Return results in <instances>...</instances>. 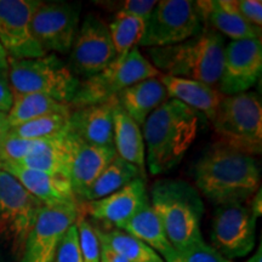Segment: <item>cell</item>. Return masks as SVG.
<instances>
[{
	"label": "cell",
	"mask_w": 262,
	"mask_h": 262,
	"mask_svg": "<svg viewBox=\"0 0 262 262\" xmlns=\"http://www.w3.org/2000/svg\"><path fill=\"white\" fill-rule=\"evenodd\" d=\"M196 191L217 205L247 203L260 188L256 158L216 142L203 153L194 168Z\"/></svg>",
	"instance_id": "obj_1"
},
{
	"label": "cell",
	"mask_w": 262,
	"mask_h": 262,
	"mask_svg": "<svg viewBox=\"0 0 262 262\" xmlns=\"http://www.w3.org/2000/svg\"><path fill=\"white\" fill-rule=\"evenodd\" d=\"M199 114L168 98L142 125L146 164L152 175H162L178 166L196 139Z\"/></svg>",
	"instance_id": "obj_2"
},
{
	"label": "cell",
	"mask_w": 262,
	"mask_h": 262,
	"mask_svg": "<svg viewBox=\"0 0 262 262\" xmlns=\"http://www.w3.org/2000/svg\"><path fill=\"white\" fill-rule=\"evenodd\" d=\"M226 41L214 29L204 26L198 35L165 48L148 49L152 63L159 72L216 86L224 66Z\"/></svg>",
	"instance_id": "obj_3"
},
{
	"label": "cell",
	"mask_w": 262,
	"mask_h": 262,
	"mask_svg": "<svg viewBox=\"0 0 262 262\" xmlns=\"http://www.w3.org/2000/svg\"><path fill=\"white\" fill-rule=\"evenodd\" d=\"M149 204L176 251L202 241L204 205L199 192L188 182L178 179L159 180L150 189Z\"/></svg>",
	"instance_id": "obj_4"
},
{
	"label": "cell",
	"mask_w": 262,
	"mask_h": 262,
	"mask_svg": "<svg viewBox=\"0 0 262 262\" xmlns=\"http://www.w3.org/2000/svg\"><path fill=\"white\" fill-rule=\"evenodd\" d=\"M217 142L250 156L262 150V104L255 93L222 97L211 120Z\"/></svg>",
	"instance_id": "obj_5"
},
{
	"label": "cell",
	"mask_w": 262,
	"mask_h": 262,
	"mask_svg": "<svg viewBox=\"0 0 262 262\" xmlns=\"http://www.w3.org/2000/svg\"><path fill=\"white\" fill-rule=\"evenodd\" d=\"M8 83L12 94H41L71 104L80 80L57 55L38 58H9Z\"/></svg>",
	"instance_id": "obj_6"
},
{
	"label": "cell",
	"mask_w": 262,
	"mask_h": 262,
	"mask_svg": "<svg viewBox=\"0 0 262 262\" xmlns=\"http://www.w3.org/2000/svg\"><path fill=\"white\" fill-rule=\"evenodd\" d=\"M42 206L14 176L0 168V247L16 260L22 256Z\"/></svg>",
	"instance_id": "obj_7"
},
{
	"label": "cell",
	"mask_w": 262,
	"mask_h": 262,
	"mask_svg": "<svg viewBox=\"0 0 262 262\" xmlns=\"http://www.w3.org/2000/svg\"><path fill=\"white\" fill-rule=\"evenodd\" d=\"M159 75L160 72L141 54L139 48H134L125 56L117 57L98 74L80 80L79 89L70 104L71 110L102 103L131 85Z\"/></svg>",
	"instance_id": "obj_8"
},
{
	"label": "cell",
	"mask_w": 262,
	"mask_h": 262,
	"mask_svg": "<svg viewBox=\"0 0 262 262\" xmlns=\"http://www.w3.org/2000/svg\"><path fill=\"white\" fill-rule=\"evenodd\" d=\"M203 28L204 22L195 2L162 0L147 18L139 45L149 49L171 47L195 37Z\"/></svg>",
	"instance_id": "obj_9"
},
{
	"label": "cell",
	"mask_w": 262,
	"mask_h": 262,
	"mask_svg": "<svg viewBox=\"0 0 262 262\" xmlns=\"http://www.w3.org/2000/svg\"><path fill=\"white\" fill-rule=\"evenodd\" d=\"M256 221L248 203L217 205L212 217L211 247L232 261L247 256L256 244Z\"/></svg>",
	"instance_id": "obj_10"
},
{
	"label": "cell",
	"mask_w": 262,
	"mask_h": 262,
	"mask_svg": "<svg viewBox=\"0 0 262 262\" xmlns=\"http://www.w3.org/2000/svg\"><path fill=\"white\" fill-rule=\"evenodd\" d=\"M68 68L78 79H89L117 58L107 25L93 14L83 19L70 51Z\"/></svg>",
	"instance_id": "obj_11"
},
{
	"label": "cell",
	"mask_w": 262,
	"mask_h": 262,
	"mask_svg": "<svg viewBox=\"0 0 262 262\" xmlns=\"http://www.w3.org/2000/svg\"><path fill=\"white\" fill-rule=\"evenodd\" d=\"M80 26V6L40 2L32 17V32L45 54H68Z\"/></svg>",
	"instance_id": "obj_12"
},
{
	"label": "cell",
	"mask_w": 262,
	"mask_h": 262,
	"mask_svg": "<svg viewBox=\"0 0 262 262\" xmlns=\"http://www.w3.org/2000/svg\"><path fill=\"white\" fill-rule=\"evenodd\" d=\"M39 0H0V42L9 58L45 56L32 32V17Z\"/></svg>",
	"instance_id": "obj_13"
},
{
	"label": "cell",
	"mask_w": 262,
	"mask_h": 262,
	"mask_svg": "<svg viewBox=\"0 0 262 262\" xmlns=\"http://www.w3.org/2000/svg\"><path fill=\"white\" fill-rule=\"evenodd\" d=\"M78 204L42 206L34 222L18 262H52L68 228L77 221Z\"/></svg>",
	"instance_id": "obj_14"
},
{
	"label": "cell",
	"mask_w": 262,
	"mask_h": 262,
	"mask_svg": "<svg viewBox=\"0 0 262 262\" xmlns=\"http://www.w3.org/2000/svg\"><path fill=\"white\" fill-rule=\"evenodd\" d=\"M261 72V39L232 40L226 45L217 90L224 96L247 93L260 79Z\"/></svg>",
	"instance_id": "obj_15"
},
{
	"label": "cell",
	"mask_w": 262,
	"mask_h": 262,
	"mask_svg": "<svg viewBox=\"0 0 262 262\" xmlns=\"http://www.w3.org/2000/svg\"><path fill=\"white\" fill-rule=\"evenodd\" d=\"M147 203H149V196L146 181L139 178L102 199L78 204V209L85 217L89 216L94 220L119 229Z\"/></svg>",
	"instance_id": "obj_16"
},
{
	"label": "cell",
	"mask_w": 262,
	"mask_h": 262,
	"mask_svg": "<svg viewBox=\"0 0 262 262\" xmlns=\"http://www.w3.org/2000/svg\"><path fill=\"white\" fill-rule=\"evenodd\" d=\"M67 141L71 153V185L77 203L80 204L95 180L118 155L114 146L90 145L74 136L70 130L67 131Z\"/></svg>",
	"instance_id": "obj_17"
},
{
	"label": "cell",
	"mask_w": 262,
	"mask_h": 262,
	"mask_svg": "<svg viewBox=\"0 0 262 262\" xmlns=\"http://www.w3.org/2000/svg\"><path fill=\"white\" fill-rule=\"evenodd\" d=\"M0 168L14 176L44 206L78 204L70 178L51 175L15 163H0Z\"/></svg>",
	"instance_id": "obj_18"
},
{
	"label": "cell",
	"mask_w": 262,
	"mask_h": 262,
	"mask_svg": "<svg viewBox=\"0 0 262 262\" xmlns=\"http://www.w3.org/2000/svg\"><path fill=\"white\" fill-rule=\"evenodd\" d=\"M117 104L113 97L102 103L73 108L68 130L90 145L113 146V113Z\"/></svg>",
	"instance_id": "obj_19"
},
{
	"label": "cell",
	"mask_w": 262,
	"mask_h": 262,
	"mask_svg": "<svg viewBox=\"0 0 262 262\" xmlns=\"http://www.w3.org/2000/svg\"><path fill=\"white\" fill-rule=\"evenodd\" d=\"M206 27L232 40L261 39V28L245 21L239 14L234 0H205L195 2Z\"/></svg>",
	"instance_id": "obj_20"
},
{
	"label": "cell",
	"mask_w": 262,
	"mask_h": 262,
	"mask_svg": "<svg viewBox=\"0 0 262 262\" xmlns=\"http://www.w3.org/2000/svg\"><path fill=\"white\" fill-rule=\"evenodd\" d=\"M159 79L165 86L169 98L179 101L194 112L204 114L209 120H212L224 97L217 88L206 85L202 81L171 77L162 73L159 75Z\"/></svg>",
	"instance_id": "obj_21"
},
{
	"label": "cell",
	"mask_w": 262,
	"mask_h": 262,
	"mask_svg": "<svg viewBox=\"0 0 262 262\" xmlns=\"http://www.w3.org/2000/svg\"><path fill=\"white\" fill-rule=\"evenodd\" d=\"M113 146L118 157L135 165L146 180V148L141 126L119 104L113 113Z\"/></svg>",
	"instance_id": "obj_22"
},
{
	"label": "cell",
	"mask_w": 262,
	"mask_h": 262,
	"mask_svg": "<svg viewBox=\"0 0 262 262\" xmlns=\"http://www.w3.org/2000/svg\"><path fill=\"white\" fill-rule=\"evenodd\" d=\"M118 104L140 126L146 119L168 100V93L159 77L149 78L126 88L116 96Z\"/></svg>",
	"instance_id": "obj_23"
},
{
	"label": "cell",
	"mask_w": 262,
	"mask_h": 262,
	"mask_svg": "<svg viewBox=\"0 0 262 262\" xmlns=\"http://www.w3.org/2000/svg\"><path fill=\"white\" fill-rule=\"evenodd\" d=\"M119 229L148 245L164 262H170L178 253L169 242L162 222L149 203H147Z\"/></svg>",
	"instance_id": "obj_24"
},
{
	"label": "cell",
	"mask_w": 262,
	"mask_h": 262,
	"mask_svg": "<svg viewBox=\"0 0 262 262\" xmlns=\"http://www.w3.org/2000/svg\"><path fill=\"white\" fill-rule=\"evenodd\" d=\"M71 106L41 94H12L6 116L10 127L52 113H71Z\"/></svg>",
	"instance_id": "obj_25"
},
{
	"label": "cell",
	"mask_w": 262,
	"mask_h": 262,
	"mask_svg": "<svg viewBox=\"0 0 262 262\" xmlns=\"http://www.w3.org/2000/svg\"><path fill=\"white\" fill-rule=\"evenodd\" d=\"M18 165L26 168L39 170V171L61 175L70 178L71 172V153L68 147L67 133L62 136L52 137L49 140L44 148L29 156L19 163Z\"/></svg>",
	"instance_id": "obj_26"
},
{
	"label": "cell",
	"mask_w": 262,
	"mask_h": 262,
	"mask_svg": "<svg viewBox=\"0 0 262 262\" xmlns=\"http://www.w3.org/2000/svg\"><path fill=\"white\" fill-rule=\"evenodd\" d=\"M139 178L142 179L140 170L135 165L127 163L126 160L117 156L112 162L108 164L107 168L101 172V175L95 180V182L91 185L86 195H85L83 203L102 199L104 196L119 191L120 188H123L133 180Z\"/></svg>",
	"instance_id": "obj_27"
},
{
	"label": "cell",
	"mask_w": 262,
	"mask_h": 262,
	"mask_svg": "<svg viewBox=\"0 0 262 262\" xmlns=\"http://www.w3.org/2000/svg\"><path fill=\"white\" fill-rule=\"evenodd\" d=\"M100 243L107 245L129 262H164L163 258L148 245L133 235L125 233L122 229H108L103 231L96 228Z\"/></svg>",
	"instance_id": "obj_28"
},
{
	"label": "cell",
	"mask_w": 262,
	"mask_h": 262,
	"mask_svg": "<svg viewBox=\"0 0 262 262\" xmlns=\"http://www.w3.org/2000/svg\"><path fill=\"white\" fill-rule=\"evenodd\" d=\"M146 21L130 15L127 12L119 11L107 26L112 39L117 57H123L131 49L137 48L145 32Z\"/></svg>",
	"instance_id": "obj_29"
},
{
	"label": "cell",
	"mask_w": 262,
	"mask_h": 262,
	"mask_svg": "<svg viewBox=\"0 0 262 262\" xmlns=\"http://www.w3.org/2000/svg\"><path fill=\"white\" fill-rule=\"evenodd\" d=\"M71 113H52L10 127L9 135L29 140L51 139L68 131Z\"/></svg>",
	"instance_id": "obj_30"
},
{
	"label": "cell",
	"mask_w": 262,
	"mask_h": 262,
	"mask_svg": "<svg viewBox=\"0 0 262 262\" xmlns=\"http://www.w3.org/2000/svg\"><path fill=\"white\" fill-rule=\"evenodd\" d=\"M52 139V137H51ZM50 139L29 140L8 135L0 150V163H19L48 145Z\"/></svg>",
	"instance_id": "obj_31"
},
{
	"label": "cell",
	"mask_w": 262,
	"mask_h": 262,
	"mask_svg": "<svg viewBox=\"0 0 262 262\" xmlns=\"http://www.w3.org/2000/svg\"><path fill=\"white\" fill-rule=\"evenodd\" d=\"M75 226H77L81 260L83 262H100L101 243L96 229L80 212L78 214Z\"/></svg>",
	"instance_id": "obj_32"
},
{
	"label": "cell",
	"mask_w": 262,
	"mask_h": 262,
	"mask_svg": "<svg viewBox=\"0 0 262 262\" xmlns=\"http://www.w3.org/2000/svg\"><path fill=\"white\" fill-rule=\"evenodd\" d=\"M170 262H233L222 256L216 249L209 245L204 239L189 245L176 253Z\"/></svg>",
	"instance_id": "obj_33"
},
{
	"label": "cell",
	"mask_w": 262,
	"mask_h": 262,
	"mask_svg": "<svg viewBox=\"0 0 262 262\" xmlns=\"http://www.w3.org/2000/svg\"><path fill=\"white\" fill-rule=\"evenodd\" d=\"M52 262H83L79 243H78V232L75 224L72 225L66 231L60 244H58Z\"/></svg>",
	"instance_id": "obj_34"
},
{
	"label": "cell",
	"mask_w": 262,
	"mask_h": 262,
	"mask_svg": "<svg viewBox=\"0 0 262 262\" xmlns=\"http://www.w3.org/2000/svg\"><path fill=\"white\" fill-rule=\"evenodd\" d=\"M239 14L245 21L261 28L262 26V2L260 0H234Z\"/></svg>",
	"instance_id": "obj_35"
},
{
	"label": "cell",
	"mask_w": 262,
	"mask_h": 262,
	"mask_svg": "<svg viewBox=\"0 0 262 262\" xmlns=\"http://www.w3.org/2000/svg\"><path fill=\"white\" fill-rule=\"evenodd\" d=\"M156 4L157 2H153V0H127L122 4L120 11L127 12L147 21Z\"/></svg>",
	"instance_id": "obj_36"
},
{
	"label": "cell",
	"mask_w": 262,
	"mask_h": 262,
	"mask_svg": "<svg viewBox=\"0 0 262 262\" xmlns=\"http://www.w3.org/2000/svg\"><path fill=\"white\" fill-rule=\"evenodd\" d=\"M12 104V93L8 79L0 78V112L8 113Z\"/></svg>",
	"instance_id": "obj_37"
},
{
	"label": "cell",
	"mask_w": 262,
	"mask_h": 262,
	"mask_svg": "<svg viewBox=\"0 0 262 262\" xmlns=\"http://www.w3.org/2000/svg\"><path fill=\"white\" fill-rule=\"evenodd\" d=\"M100 262H129L125 257L119 255L112 249L108 248L107 245L101 244V254H100Z\"/></svg>",
	"instance_id": "obj_38"
},
{
	"label": "cell",
	"mask_w": 262,
	"mask_h": 262,
	"mask_svg": "<svg viewBox=\"0 0 262 262\" xmlns=\"http://www.w3.org/2000/svg\"><path fill=\"white\" fill-rule=\"evenodd\" d=\"M248 205L250 206L251 211L254 212V215L256 216V217H260L261 216V212H262V199H261V188H258L256 193L251 196L250 199H249Z\"/></svg>",
	"instance_id": "obj_39"
},
{
	"label": "cell",
	"mask_w": 262,
	"mask_h": 262,
	"mask_svg": "<svg viewBox=\"0 0 262 262\" xmlns=\"http://www.w3.org/2000/svg\"><path fill=\"white\" fill-rule=\"evenodd\" d=\"M9 131L10 125L8 122V116H6V113L0 112V150H2V147L9 135Z\"/></svg>",
	"instance_id": "obj_40"
},
{
	"label": "cell",
	"mask_w": 262,
	"mask_h": 262,
	"mask_svg": "<svg viewBox=\"0 0 262 262\" xmlns=\"http://www.w3.org/2000/svg\"><path fill=\"white\" fill-rule=\"evenodd\" d=\"M8 71H9V57L6 55L5 49L3 48L0 42V78L8 79Z\"/></svg>",
	"instance_id": "obj_41"
},
{
	"label": "cell",
	"mask_w": 262,
	"mask_h": 262,
	"mask_svg": "<svg viewBox=\"0 0 262 262\" xmlns=\"http://www.w3.org/2000/svg\"><path fill=\"white\" fill-rule=\"evenodd\" d=\"M245 262H262V248H261V244L258 245L256 253H255L251 257H249Z\"/></svg>",
	"instance_id": "obj_42"
}]
</instances>
